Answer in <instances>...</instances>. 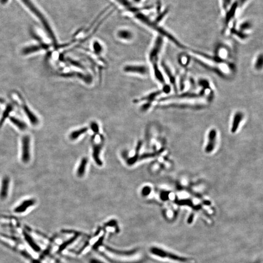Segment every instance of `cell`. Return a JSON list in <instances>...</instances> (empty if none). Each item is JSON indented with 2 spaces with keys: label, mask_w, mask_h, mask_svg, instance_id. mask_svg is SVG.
Here are the masks:
<instances>
[{
  "label": "cell",
  "mask_w": 263,
  "mask_h": 263,
  "mask_svg": "<svg viewBox=\"0 0 263 263\" xmlns=\"http://www.w3.org/2000/svg\"><path fill=\"white\" fill-rule=\"evenodd\" d=\"M158 154H159V153H150V154H144L143 155H142L140 157V159H146V158H151V157H153V156H155V155H157Z\"/></svg>",
  "instance_id": "obj_33"
},
{
  "label": "cell",
  "mask_w": 263,
  "mask_h": 263,
  "mask_svg": "<svg viewBox=\"0 0 263 263\" xmlns=\"http://www.w3.org/2000/svg\"><path fill=\"white\" fill-rule=\"evenodd\" d=\"M163 93H163L162 89H161L160 90H158V91L151 93L148 95L142 97L140 99L135 100H134V102L138 103V102H142V101H145L147 104H152L153 102L156 100L157 98L159 97V95H161Z\"/></svg>",
  "instance_id": "obj_10"
},
{
  "label": "cell",
  "mask_w": 263,
  "mask_h": 263,
  "mask_svg": "<svg viewBox=\"0 0 263 263\" xmlns=\"http://www.w3.org/2000/svg\"><path fill=\"white\" fill-rule=\"evenodd\" d=\"M243 113L241 111H237L235 112L233 117V121L231 127V132L232 133H235L238 130L240 123L243 120Z\"/></svg>",
  "instance_id": "obj_13"
},
{
  "label": "cell",
  "mask_w": 263,
  "mask_h": 263,
  "mask_svg": "<svg viewBox=\"0 0 263 263\" xmlns=\"http://www.w3.org/2000/svg\"><path fill=\"white\" fill-rule=\"evenodd\" d=\"M49 47L48 45L43 43H41V45H30L24 47V49L22 50V54L24 55H28L35 52H38L41 50L47 49Z\"/></svg>",
  "instance_id": "obj_12"
},
{
  "label": "cell",
  "mask_w": 263,
  "mask_h": 263,
  "mask_svg": "<svg viewBox=\"0 0 263 263\" xmlns=\"http://www.w3.org/2000/svg\"><path fill=\"white\" fill-rule=\"evenodd\" d=\"M164 38L159 35L154 42L149 54V60L151 63L154 77L156 81L162 85L166 84L164 75L159 65V57L162 51L164 42Z\"/></svg>",
  "instance_id": "obj_1"
},
{
  "label": "cell",
  "mask_w": 263,
  "mask_h": 263,
  "mask_svg": "<svg viewBox=\"0 0 263 263\" xmlns=\"http://www.w3.org/2000/svg\"><path fill=\"white\" fill-rule=\"evenodd\" d=\"M93 49L95 53L98 55H100L103 51V47L98 40H95L93 44Z\"/></svg>",
  "instance_id": "obj_28"
},
{
  "label": "cell",
  "mask_w": 263,
  "mask_h": 263,
  "mask_svg": "<svg viewBox=\"0 0 263 263\" xmlns=\"http://www.w3.org/2000/svg\"><path fill=\"white\" fill-rule=\"evenodd\" d=\"M216 131L215 129H211L208 135V144L205 148V151L207 153H209L214 150L215 144V139L216 137Z\"/></svg>",
  "instance_id": "obj_14"
},
{
  "label": "cell",
  "mask_w": 263,
  "mask_h": 263,
  "mask_svg": "<svg viewBox=\"0 0 263 263\" xmlns=\"http://www.w3.org/2000/svg\"><path fill=\"white\" fill-rule=\"evenodd\" d=\"M35 203H36V200L35 199L31 198L27 199V200H24L21 204H20V205H19L15 208L14 211L17 213H23V211L27 210L28 208L33 206Z\"/></svg>",
  "instance_id": "obj_15"
},
{
  "label": "cell",
  "mask_w": 263,
  "mask_h": 263,
  "mask_svg": "<svg viewBox=\"0 0 263 263\" xmlns=\"http://www.w3.org/2000/svg\"><path fill=\"white\" fill-rule=\"evenodd\" d=\"M135 17L141 21L142 23L147 25L148 27L153 29V30H155L157 32L159 33V35L162 36L163 38H167V39L170 40L172 43L175 44L176 46L180 47L181 49H186V47L181 43L178 39H177L173 35L171 34V33L167 31L164 28L160 27L158 23H155L154 21H152L149 17L144 15L142 14V13L138 12L134 13Z\"/></svg>",
  "instance_id": "obj_2"
},
{
  "label": "cell",
  "mask_w": 263,
  "mask_h": 263,
  "mask_svg": "<svg viewBox=\"0 0 263 263\" xmlns=\"http://www.w3.org/2000/svg\"><path fill=\"white\" fill-rule=\"evenodd\" d=\"M263 53H259L255 57L253 63V67L257 71H260L263 69Z\"/></svg>",
  "instance_id": "obj_19"
},
{
  "label": "cell",
  "mask_w": 263,
  "mask_h": 263,
  "mask_svg": "<svg viewBox=\"0 0 263 263\" xmlns=\"http://www.w3.org/2000/svg\"><path fill=\"white\" fill-rule=\"evenodd\" d=\"M198 84L200 87V90H214L211 83L208 79L206 78H200L198 81Z\"/></svg>",
  "instance_id": "obj_18"
},
{
  "label": "cell",
  "mask_w": 263,
  "mask_h": 263,
  "mask_svg": "<svg viewBox=\"0 0 263 263\" xmlns=\"http://www.w3.org/2000/svg\"><path fill=\"white\" fill-rule=\"evenodd\" d=\"M101 148V146L100 145H95L94 147L93 153L94 159L95 160V162L97 163V164L100 166H101L102 164V162L100 160V157H99Z\"/></svg>",
  "instance_id": "obj_22"
},
{
  "label": "cell",
  "mask_w": 263,
  "mask_h": 263,
  "mask_svg": "<svg viewBox=\"0 0 263 263\" xmlns=\"http://www.w3.org/2000/svg\"><path fill=\"white\" fill-rule=\"evenodd\" d=\"M30 142V137L28 135L24 136L22 138L21 159L24 164L29 163L31 159Z\"/></svg>",
  "instance_id": "obj_5"
},
{
  "label": "cell",
  "mask_w": 263,
  "mask_h": 263,
  "mask_svg": "<svg viewBox=\"0 0 263 263\" xmlns=\"http://www.w3.org/2000/svg\"><path fill=\"white\" fill-rule=\"evenodd\" d=\"M236 28L242 32L249 34V31L252 29L253 24L250 20H245L241 22Z\"/></svg>",
  "instance_id": "obj_16"
},
{
  "label": "cell",
  "mask_w": 263,
  "mask_h": 263,
  "mask_svg": "<svg viewBox=\"0 0 263 263\" xmlns=\"http://www.w3.org/2000/svg\"><path fill=\"white\" fill-rule=\"evenodd\" d=\"M7 0H1V2L2 4H4L7 2Z\"/></svg>",
  "instance_id": "obj_37"
},
{
  "label": "cell",
  "mask_w": 263,
  "mask_h": 263,
  "mask_svg": "<svg viewBox=\"0 0 263 263\" xmlns=\"http://www.w3.org/2000/svg\"><path fill=\"white\" fill-rule=\"evenodd\" d=\"M193 217H194V214H191L189 217L188 219V223H190V224L192 223L193 222Z\"/></svg>",
  "instance_id": "obj_36"
},
{
  "label": "cell",
  "mask_w": 263,
  "mask_h": 263,
  "mask_svg": "<svg viewBox=\"0 0 263 263\" xmlns=\"http://www.w3.org/2000/svg\"><path fill=\"white\" fill-rule=\"evenodd\" d=\"M191 58V56L189 54H180L177 59L178 63L181 67L185 69L190 65Z\"/></svg>",
  "instance_id": "obj_17"
},
{
  "label": "cell",
  "mask_w": 263,
  "mask_h": 263,
  "mask_svg": "<svg viewBox=\"0 0 263 263\" xmlns=\"http://www.w3.org/2000/svg\"><path fill=\"white\" fill-rule=\"evenodd\" d=\"M151 191V189L149 187H145L142 190V194L144 196L149 195Z\"/></svg>",
  "instance_id": "obj_32"
},
{
  "label": "cell",
  "mask_w": 263,
  "mask_h": 263,
  "mask_svg": "<svg viewBox=\"0 0 263 263\" xmlns=\"http://www.w3.org/2000/svg\"><path fill=\"white\" fill-rule=\"evenodd\" d=\"M87 163V159L86 158L83 159L82 161H81V164L79 165L78 171H77V174L79 177L82 176L83 175H84Z\"/></svg>",
  "instance_id": "obj_25"
},
{
  "label": "cell",
  "mask_w": 263,
  "mask_h": 263,
  "mask_svg": "<svg viewBox=\"0 0 263 263\" xmlns=\"http://www.w3.org/2000/svg\"><path fill=\"white\" fill-rule=\"evenodd\" d=\"M22 1L25 4V5L27 6V7L30 9V11L32 12L34 14L36 15L38 19L40 20V22L43 24L44 28H45L46 33H47L49 38H50V39L52 40V43H53L54 46L55 47H57L58 45L57 44V40L56 38L53 31H52V29L50 27L49 24L47 22V20H46V19L45 18L44 15L33 4L32 2L31 1V0H22Z\"/></svg>",
  "instance_id": "obj_3"
},
{
  "label": "cell",
  "mask_w": 263,
  "mask_h": 263,
  "mask_svg": "<svg viewBox=\"0 0 263 263\" xmlns=\"http://www.w3.org/2000/svg\"><path fill=\"white\" fill-rule=\"evenodd\" d=\"M161 66L163 69V71L164 72L166 75L167 78L169 79L170 84L172 87L174 89L175 92L177 94L178 92V85H177V77L176 76L174 72H173L171 68L165 62H161Z\"/></svg>",
  "instance_id": "obj_6"
},
{
  "label": "cell",
  "mask_w": 263,
  "mask_h": 263,
  "mask_svg": "<svg viewBox=\"0 0 263 263\" xmlns=\"http://www.w3.org/2000/svg\"><path fill=\"white\" fill-rule=\"evenodd\" d=\"M235 0H220L221 9L224 14L231 6Z\"/></svg>",
  "instance_id": "obj_24"
},
{
  "label": "cell",
  "mask_w": 263,
  "mask_h": 263,
  "mask_svg": "<svg viewBox=\"0 0 263 263\" xmlns=\"http://www.w3.org/2000/svg\"><path fill=\"white\" fill-rule=\"evenodd\" d=\"M161 8V0H157V10L160 12Z\"/></svg>",
  "instance_id": "obj_35"
},
{
  "label": "cell",
  "mask_w": 263,
  "mask_h": 263,
  "mask_svg": "<svg viewBox=\"0 0 263 263\" xmlns=\"http://www.w3.org/2000/svg\"><path fill=\"white\" fill-rule=\"evenodd\" d=\"M240 9L237 0H235L229 9L223 14V32L226 33L229 31L230 29L233 27L234 20Z\"/></svg>",
  "instance_id": "obj_4"
},
{
  "label": "cell",
  "mask_w": 263,
  "mask_h": 263,
  "mask_svg": "<svg viewBox=\"0 0 263 263\" xmlns=\"http://www.w3.org/2000/svg\"><path fill=\"white\" fill-rule=\"evenodd\" d=\"M116 1L119 4L123 6V7H125L127 11H129L131 12L132 9L134 7L132 5L131 2H129V0H116Z\"/></svg>",
  "instance_id": "obj_29"
},
{
  "label": "cell",
  "mask_w": 263,
  "mask_h": 263,
  "mask_svg": "<svg viewBox=\"0 0 263 263\" xmlns=\"http://www.w3.org/2000/svg\"><path fill=\"white\" fill-rule=\"evenodd\" d=\"M9 120L12 123L14 124V125L16 126L19 130H21V131H24L27 129V124H25L24 122L19 120L18 118L11 117H9Z\"/></svg>",
  "instance_id": "obj_21"
},
{
  "label": "cell",
  "mask_w": 263,
  "mask_h": 263,
  "mask_svg": "<svg viewBox=\"0 0 263 263\" xmlns=\"http://www.w3.org/2000/svg\"><path fill=\"white\" fill-rule=\"evenodd\" d=\"M91 127L94 132L95 133H99V126L96 122H92L91 124Z\"/></svg>",
  "instance_id": "obj_31"
},
{
  "label": "cell",
  "mask_w": 263,
  "mask_h": 263,
  "mask_svg": "<svg viewBox=\"0 0 263 263\" xmlns=\"http://www.w3.org/2000/svg\"><path fill=\"white\" fill-rule=\"evenodd\" d=\"M142 144V143L141 142H139L138 143V146H137V148H136V154L133 157L128 159L127 162L128 164L132 165L138 160V154H139V150H140V148H141Z\"/></svg>",
  "instance_id": "obj_27"
},
{
  "label": "cell",
  "mask_w": 263,
  "mask_h": 263,
  "mask_svg": "<svg viewBox=\"0 0 263 263\" xmlns=\"http://www.w3.org/2000/svg\"><path fill=\"white\" fill-rule=\"evenodd\" d=\"M140 1H141V0H134V1L136 2H139Z\"/></svg>",
  "instance_id": "obj_38"
},
{
  "label": "cell",
  "mask_w": 263,
  "mask_h": 263,
  "mask_svg": "<svg viewBox=\"0 0 263 263\" xmlns=\"http://www.w3.org/2000/svg\"><path fill=\"white\" fill-rule=\"evenodd\" d=\"M22 104H23L22 105L23 110L27 116L29 121H30V123L33 126L38 125L39 123V120L38 119V117L32 111L30 110L28 106L26 104V103L23 102Z\"/></svg>",
  "instance_id": "obj_9"
},
{
  "label": "cell",
  "mask_w": 263,
  "mask_h": 263,
  "mask_svg": "<svg viewBox=\"0 0 263 263\" xmlns=\"http://www.w3.org/2000/svg\"><path fill=\"white\" fill-rule=\"evenodd\" d=\"M10 179L7 176H5L2 178L1 182V186L0 188V199L4 200L8 196Z\"/></svg>",
  "instance_id": "obj_11"
},
{
  "label": "cell",
  "mask_w": 263,
  "mask_h": 263,
  "mask_svg": "<svg viewBox=\"0 0 263 263\" xmlns=\"http://www.w3.org/2000/svg\"><path fill=\"white\" fill-rule=\"evenodd\" d=\"M12 106L11 105L9 104L6 106V108L4 111V113L2 114L1 120H0V128L2 127V125L5 122L6 118L9 117V114H11L12 111Z\"/></svg>",
  "instance_id": "obj_23"
},
{
  "label": "cell",
  "mask_w": 263,
  "mask_h": 263,
  "mask_svg": "<svg viewBox=\"0 0 263 263\" xmlns=\"http://www.w3.org/2000/svg\"><path fill=\"white\" fill-rule=\"evenodd\" d=\"M117 36L118 38L123 40H131L133 37L132 33L127 30H121L117 33Z\"/></svg>",
  "instance_id": "obj_20"
},
{
  "label": "cell",
  "mask_w": 263,
  "mask_h": 263,
  "mask_svg": "<svg viewBox=\"0 0 263 263\" xmlns=\"http://www.w3.org/2000/svg\"><path fill=\"white\" fill-rule=\"evenodd\" d=\"M153 252L155 253L158 254L159 256H161L163 257L169 258L171 259L172 260H174V261L180 262H186L189 261L188 259L186 258L177 256L176 254L167 252H165V251H162V250H160L159 249H154Z\"/></svg>",
  "instance_id": "obj_8"
},
{
  "label": "cell",
  "mask_w": 263,
  "mask_h": 263,
  "mask_svg": "<svg viewBox=\"0 0 263 263\" xmlns=\"http://www.w3.org/2000/svg\"><path fill=\"white\" fill-rule=\"evenodd\" d=\"M237 1H238V4L240 6V8H241L247 4L248 2V0H237Z\"/></svg>",
  "instance_id": "obj_34"
},
{
  "label": "cell",
  "mask_w": 263,
  "mask_h": 263,
  "mask_svg": "<svg viewBox=\"0 0 263 263\" xmlns=\"http://www.w3.org/2000/svg\"><path fill=\"white\" fill-rule=\"evenodd\" d=\"M123 71L128 73H134L141 75L148 74L149 70L144 65H127L123 68Z\"/></svg>",
  "instance_id": "obj_7"
},
{
  "label": "cell",
  "mask_w": 263,
  "mask_h": 263,
  "mask_svg": "<svg viewBox=\"0 0 263 263\" xmlns=\"http://www.w3.org/2000/svg\"><path fill=\"white\" fill-rule=\"evenodd\" d=\"M88 128L87 127L82 128L81 129H78L77 131H74L70 134V138L73 140L77 139V138L81 136L83 134L85 133L87 131Z\"/></svg>",
  "instance_id": "obj_26"
},
{
  "label": "cell",
  "mask_w": 263,
  "mask_h": 263,
  "mask_svg": "<svg viewBox=\"0 0 263 263\" xmlns=\"http://www.w3.org/2000/svg\"><path fill=\"white\" fill-rule=\"evenodd\" d=\"M168 9H165L164 11H163V12L161 14H159V16L156 17L154 22H155V23L159 24V23L161 22L162 19L165 17V16H166V15L168 13Z\"/></svg>",
  "instance_id": "obj_30"
}]
</instances>
